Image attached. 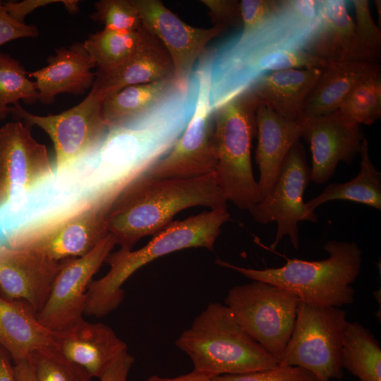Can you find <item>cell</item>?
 Listing matches in <instances>:
<instances>
[{
    "mask_svg": "<svg viewBox=\"0 0 381 381\" xmlns=\"http://www.w3.org/2000/svg\"><path fill=\"white\" fill-rule=\"evenodd\" d=\"M151 33L143 27L132 32L104 29L91 35L83 43L98 70L114 68L133 56L147 40Z\"/></svg>",
    "mask_w": 381,
    "mask_h": 381,
    "instance_id": "f1b7e54d",
    "label": "cell"
},
{
    "mask_svg": "<svg viewBox=\"0 0 381 381\" xmlns=\"http://www.w3.org/2000/svg\"><path fill=\"white\" fill-rule=\"evenodd\" d=\"M302 138L312 154L311 181L318 185L329 179L339 162L350 164L360 152L365 138L359 125L349 122L336 111L308 119Z\"/></svg>",
    "mask_w": 381,
    "mask_h": 381,
    "instance_id": "e0dca14e",
    "label": "cell"
},
{
    "mask_svg": "<svg viewBox=\"0 0 381 381\" xmlns=\"http://www.w3.org/2000/svg\"><path fill=\"white\" fill-rule=\"evenodd\" d=\"M134 361V358L128 353V351L123 352L99 377L100 381H127L128 375Z\"/></svg>",
    "mask_w": 381,
    "mask_h": 381,
    "instance_id": "ab89813d",
    "label": "cell"
},
{
    "mask_svg": "<svg viewBox=\"0 0 381 381\" xmlns=\"http://www.w3.org/2000/svg\"><path fill=\"white\" fill-rule=\"evenodd\" d=\"M144 381H212V378L203 373L193 371L173 378L162 377L153 375Z\"/></svg>",
    "mask_w": 381,
    "mask_h": 381,
    "instance_id": "7bdbcfd3",
    "label": "cell"
},
{
    "mask_svg": "<svg viewBox=\"0 0 381 381\" xmlns=\"http://www.w3.org/2000/svg\"><path fill=\"white\" fill-rule=\"evenodd\" d=\"M258 107L247 90L213 112L216 180L227 200L242 210H248L260 200L251 160Z\"/></svg>",
    "mask_w": 381,
    "mask_h": 381,
    "instance_id": "5b68a950",
    "label": "cell"
},
{
    "mask_svg": "<svg viewBox=\"0 0 381 381\" xmlns=\"http://www.w3.org/2000/svg\"><path fill=\"white\" fill-rule=\"evenodd\" d=\"M115 245L108 234L85 255L61 260L49 298L37 315L45 328L59 331L83 318L87 287Z\"/></svg>",
    "mask_w": 381,
    "mask_h": 381,
    "instance_id": "5bb4252c",
    "label": "cell"
},
{
    "mask_svg": "<svg viewBox=\"0 0 381 381\" xmlns=\"http://www.w3.org/2000/svg\"><path fill=\"white\" fill-rule=\"evenodd\" d=\"M359 154L361 159L357 176L345 183L327 185L320 194L306 202L309 212H315L320 205L336 200L358 202L381 210V172L370 158L365 138Z\"/></svg>",
    "mask_w": 381,
    "mask_h": 381,
    "instance_id": "484cf974",
    "label": "cell"
},
{
    "mask_svg": "<svg viewBox=\"0 0 381 381\" xmlns=\"http://www.w3.org/2000/svg\"><path fill=\"white\" fill-rule=\"evenodd\" d=\"M25 301L0 295V346L13 362L29 359L37 350L55 347L53 332L38 320Z\"/></svg>",
    "mask_w": 381,
    "mask_h": 381,
    "instance_id": "cb8c5ba5",
    "label": "cell"
},
{
    "mask_svg": "<svg viewBox=\"0 0 381 381\" xmlns=\"http://www.w3.org/2000/svg\"><path fill=\"white\" fill-rule=\"evenodd\" d=\"M375 4L376 6V8H377V11L379 13V19H380V8H381V1L379 0V1H375Z\"/></svg>",
    "mask_w": 381,
    "mask_h": 381,
    "instance_id": "ee69618b",
    "label": "cell"
},
{
    "mask_svg": "<svg viewBox=\"0 0 381 381\" xmlns=\"http://www.w3.org/2000/svg\"><path fill=\"white\" fill-rule=\"evenodd\" d=\"M356 13L355 31L362 47L375 61L380 57L381 31L374 22L367 0L351 1Z\"/></svg>",
    "mask_w": 381,
    "mask_h": 381,
    "instance_id": "836d02e7",
    "label": "cell"
},
{
    "mask_svg": "<svg viewBox=\"0 0 381 381\" xmlns=\"http://www.w3.org/2000/svg\"><path fill=\"white\" fill-rule=\"evenodd\" d=\"M104 101L92 86L80 103L59 114L35 115L19 104L9 109L13 118L23 120L30 128L40 127L50 137L56 154V172L59 173L95 150L106 135L109 126L102 114Z\"/></svg>",
    "mask_w": 381,
    "mask_h": 381,
    "instance_id": "30bf717a",
    "label": "cell"
},
{
    "mask_svg": "<svg viewBox=\"0 0 381 381\" xmlns=\"http://www.w3.org/2000/svg\"><path fill=\"white\" fill-rule=\"evenodd\" d=\"M109 205L96 197L37 224L14 227L4 234V243L28 249L61 261L89 253L109 234Z\"/></svg>",
    "mask_w": 381,
    "mask_h": 381,
    "instance_id": "8992f818",
    "label": "cell"
},
{
    "mask_svg": "<svg viewBox=\"0 0 381 381\" xmlns=\"http://www.w3.org/2000/svg\"><path fill=\"white\" fill-rule=\"evenodd\" d=\"M346 316L341 308L299 301L294 327L278 365L305 368L317 381L341 379L340 357Z\"/></svg>",
    "mask_w": 381,
    "mask_h": 381,
    "instance_id": "ba28073f",
    "label": "cell"
},
{
    "mask_svg": "<svg viewBox=\"0 0 381 381\" xmlns=\"http://www.w3.org/2000/svg\"><path fill=\"white\" fill-rule=\"evenodd\" d=\"M319 13V0L283 1L266 20L207 49L210 67L221 68L278 50L303 49Z\"/></svg>",
    "mask_w": 381,
    "mask_h": 381,
    "instance_id": "52a82bcc",
    "label": "cell"
},
{
    "mask_svg": "<svg viewBox=\"0 0 381 381\" xmlns=\"http://www.w3.org/2000/svg\"><path fill=\"white\" fill-rule=\"evenodd\" d=\"M324 249L329 253L325 259L308 261L286 258V262L276 268H245L219 259L216 263L251 280L283 287L307 303L338 308L353 303L352 284L361 270V250L355 242L336 240L327 241Z\"/></svg>",
    "mask_w": 381,
    "mask_h": 381,
    "instance_id": "3957f363",
    "label": "cell"
},
{
    "mask_svg": "<svg viewBox=\"0 0 381 381\" xmlns=\"http://www.w3.org/2000/svg\"><path fill=\"white\" fill-rule=\"evenodd\" d=\"M95 66L83 43L75 42L56 49V54L47 59V65L29 72L28 77L35 79L38 100L49 104L61 93L83 94L92 86L96 73L92 69Z\"/></svg>",
    "mask_w": 381,
    "mask_h": 381,
    "instance_id": "44dd1931",
    "label": "cell"
},
{
    "mask_svg": "<svg viewBox=\"0 0 381 381\" xmlns=\"http://www.w3.org/2000/svg\"><path fill=\"white\" fill-rule=\"evenodd\" d=\"M0 381H16L11 356L0 346Z\"/></svg>",
    "mask_w": 381,
    "mask_h": 381,
    "instance_id": "b9f144b4",
    "label": "cell"
},
{
    "mask_svg": "<svg viewBox=\"0 0 381 381\" xmlns=\"http://www.w3.org/2000/svg\"><path fill=\"white\" fill-rule=\"evenodd\" d=\"M299 301L291 291L257 280L234 286L224 300L238 325L277 363L292 334Z\"/></svg>",
    "mask_w": 381,
    "mask_h": 381,
    "instance_id": "9c48e42d",
    "label": "cell"
},
{
    "mask_svg": "<svg viewBox=\"0 0 381 381\" xmlns=\"http://www.w3.org/2000/svg\"><path fill=\"white\" fill-rule=\"evenodd\" d=\"M336 112L349 122L371 125L381 116L380 73L358 84Z\"/></svg>",
    "mask_w": 381,
    "mask_h": 381,
    "instance_id": "4dcf8cb0",
    "label": "cell"
},
{
    "mask_svg": "<svg viewBox=\"0 0 381 381\" xmlns=\"http://www.w3.org/2000/svg\"><path fill=\"white\" fill-rule=\"evenodd\" d=\"M230 219L227 207L212 209L182 221L172 222L138 250L120 248L105 260L109 272L89 284L84 314L102 318L123 302L124 282L138 269L165 255L189 248L212 251L223 224Z\"/></svg>",
    "mask_w": 381,
    "mask_h": 381,
    "instance_id": "7a4b0ae2",
    "label": "cell"
},
{
    "mask_svg": "<svg viewBox=\"0 0 381 381\" xmlns=\"http://www.w3.org/2000/svg\"><path fill=\"white\" fill-rule=\"evenodd\" d=\"M59 2L64 4L70 13H75L78 9V1H59V0H26L21 2H6L4 6L8 14L18 22L24 23L25 17L38 7L47 4Z\"/></svg>",
    "mask_w": 381,
    "mask_h": 381,
    "instance_id": "f35d334b",
    "label": "cell"
},
{
    "mask_svg": "<svg viewBox=\"0 0 381 381\" xmlns=\"http://www.w3.org/2000/svg\"><path fill=\"white\" fill-rule=\"evenodd\" d=\"M194 370L211 378L273 368L277 361L236 322L231 310L211 303L175 341Z\"/></svg>",
    "mask_w": 381,
    "mask_h": 381,
    "instance_id": "277c9868",
    "label": "cell"
},
{
    "mask_svg": "<svg viewBox=\"0 0 381 381\" xmlns=\"http://www.w3.org/2000/svg\"><path fill=\"white\" fill-rule=\"evenodd\" d=\"M36 381H90L82 366L69 361L55 347L35 351L29 358Z\"/></svg>",
    "mask_w": 381,
    "mask_h": 381,
    "instance_id": "1f68e13d",
    "label": "cell"
},
{
    "mask_svg": "<svg viewBox=\"0 0 381 381\" xmlns=\"http://www.w3.org/2000/svg\"><path fill=\"white\" fill-rule=\"evenodd\" d=\"M20 100L28 104L38 100L36 83L18 60L0 52V121Z\"/></svg>",
    "mask_w": 381,
    "mask_h": 381,
    "instance_id": "f546056e",
    "label": "cell"
},
{
    "mask_svg": "<svg viewBox=\"0 0 381 381\" xmlns=\"http://www.w3.org/2000/svg\"><path fill=\"white\" fill-rule=\"evenodd\" d=\"M256 122L258 145L255 159L260 172L257 182L261 201L276 181L286 155L302 138L308 119H287L258 105Z\"/></svg>",
    "mask_w": 381,
    "mask_h": 381,
    "instance_id": "ffe728a7",
    "label": "cell"
},
{
    "mask_svg": "<svg viewBox=\"0 0 381 381\" xmlns=\"http://www.w3.org/2000/svg\"><path fill=\"white\" fill-rule=\"evenodd\" d=\"M61 261L0 243V291L4 297L25 301L37 314L45 306Z\"/></svg>",
    "mask_w": 381,
    "mask_h": 381,
    "instance_id": "2e32d148",
    "label": "cell"
},
{
    "mask_svg": "<svg viewBox=\"0 0 381 381\" xmlns=\"http://www.w3.org/2000/svg\"><path fill=\"white\" fill-rule=\"evenodd\" d=\"M380 73L377 62L356 61L329 64L321 73L302 111L303 118H315L336 111L361 82Z\"/></svg>",
    "mask_w": 381,
    "mask_h": 381,
    "instance_id": "d4e9b609",
    "label": "cell"
},
{
    "mask_svg": "<svg viewBox=\"0 0 381 381\" xmlns=\"http://www.w3.org/2000/svg\"><path fill=\"white\" fill-rule=\"evenodd\" d=\"M311 181L303 144L298 141L289 150L272 188L260 202L248 209L253 219L261 224L277 222V231L270 248L274 250L288 236L295 249L299 244L298 224L301 221L316 222L318 216L309 212L303 193Z\"/></svg>",
    "mask_w": 381,
    "mask_h": 381,
    "instance_id": "4fadbf2b",
    "label": "cell"
},
{
    "mask_svg": "<svg viewBox=\"0 0 381 381\" xmlns=\"http://www.w3.org/2000/svg\"><path fill=\"white\" fill-rule=\"evenodd\" d=\"M13 373L16 381H36L32 367L28 359L14 362Z\"/></svg>",
    "mask_w": 381,
    "mask_h": 381,
    "instance_id": "60d3db41",
    "label": "cell"
},
{
    "mask_svg": "<svg viewBox=\"0 0 381 381\" xmlns=\"http://www.w3.org/2000/svg\"><path fill=\"white\" fill-rule=\"evenodd\" d=\"M208 9V15L214 25L224 28L242 27L239 1L236 0H202Z\"/></svg>",
    "mask_w": 381,
    "mask_h": 381,
    "instance_id": "8d00e7d4",
    "label": "cell"
},
{
    "mask_svg": "<svg viewBox=\"0 0 381 381\" xmlns=\"http://www.w3.org/2000/svg\"><path fill=\"white\" fill-rule=\"evenodd\" d=\"M283 1L242 0L239 1L242 32H246L266 20L280 10Z\"/></svg>",
    "mask_w": 381,
    "mask_h": 381,
    "instance_id": "d590c367",
    "label": "cell"
},
{
    "mask_svg": "<svg viewBox=\"0 0 381 381\" xmlns=\"http://www.w3.org/2000/svg\"><path fill=\"white\" fill-rule=\"evenodd\" d=\"M95 73L92 86L104 99L128 86L174 78L171 59L162 43L152 33L144 44L123 63Z\"/></svg>",
    "mask_w": 381,
    "mask_h": 381,
    "instance_id": "7402d4cb",
    "label": "cell"
},
{
    "mask_svg": "<svg viewBox=\"0 0 381 381\" xmlns=\"http://www.w3.org/2000/svg\"><path fill=\"white\" fill-rule=\"evenodd\" d=\"M347 1L320 0L318 23L303 50L328 64L356 61L377 62L362 47Z\"/></svg>",
    "mask_w": 381,
    "mask_h": 381,
    "instance_id": "d6986e66",
    "label": "cell"
},
{
    "mask_svg": "<svg viewBox=\"0 0 381 381\" xmlns=\"http://www.w3.org/2000/svg\"><path fill=\"white\" fill-rule=\"evenodd\" d=\"M212 381H317L315 375L298 366L279 365L243 374L223 375Z\"/></svg>",
    "mask_w": 381,
    "mask_h": 381,
    "instance_id": "e575fe53",
    "label": "cell"
},
{
    "mask_svg": "<svg viewBox=\"0 0 381 381\" xmlns=\"http://www.w3.org/2000/svg\"><path fill=\"white\" fill-rule=\"evenodd\" d=\"M38 35L37 27L13 18L6 10L4 2L0 1V46L19 38L37 37Z\"/></svg>",
    "mask_w": 381,
    "mask_h": 381,
    "instance_id": "74e56055",
    "label": "cell"
},
{
    "mask_svg": "<svg viewBox=\"0 0 381 381\" xmlns=\"http://www.w3.org/2000/svg\"><path fill=\"white\" fill-rule=\"evenodd\" d=\"M340 363L360 381H381V348L370 331L358 321L345 327Z\"/></svg>",
    "mask_w": 381,
    "mask_h": 381,
    "instance_id": "83f0119b",
    "label": "cell"
},
{
    "mask_svg": "<svg viewBox=\"0 0 381 381\" xmlns=\"http://www.w3.org/2000/svg\"><path fill=\"white\" fill-rule=\"evenodd\" d=\"M178 85L167 78L126 87L104 99L103 117L109 126L119 125L159 103Z\"/></svg>",
    "mask_w": 381,
    "mask_h": 381,
    "instance_id": "4316f807",
    "label": "cell"
},
{
    "mask_svg": "<svg viewBox=\"0 0 381 381\" xmlns=\"http://www.w3.org/2000/svg\"><path fill=\"white\" fill-rule=\"evenodd\" d=\"M143 27L155 36L168 52L174 66V78L186 85L196 62L207 44L226 28L214 25L200 28L188 25L159 0H133Z\"/></svg>",
    "mask_w": 381,
    "mask_h": 381,
    "instance_id": "9a60e30c",
    "label": "cell"
},
{
    "mask_svg": "<svg viewBox=\"0 0 381 381\" xmlns=\"http://www.w3.org/2000/svg\"><path fill=\"white\" fill-rule=\"evenodd\" d=\"M55 348L69 361L100 377L125 351L127 344L108 325L83 318L53 332Z\"/></svg>",
    "mask_w": 381,
    "mask_h": 381,
    "instance_id": "ac0fdd59",
    "label": "cell"
},
{
    "mask_svg": "<svg viewBox=\"0 0 381 381\" xmlns=\"http://www.w3.org/2000/svg\"><path fill=\"white\" fill-rule=\"evenodd\" d=\"M94 6L95 11L90 18L103 24L104 29L132 32L143 27L133 0H101Z\"/></svg>",
    "mask_w": 381,
    "mask_h": 381,
    "instance_id": "d6a6232c",
    "label": "cell"
},
{
    "mask_svg": "<svg viewBox=\"0 0 381 381\" xmlns=\"http://www.w3.org/2000/svg\"><path fill=\"white\" fill-rule=\"evenodd\" d=\"M195 68L199 84L194 113L171 150L143 174L147 177L190 178L215 172L214 111L210 104V67L206 51Z\"/></svg>",
    "mask_w": 381,
    "mask_h": 381,
    "instance_id": "8fae6325",
    "label": "cell"
},
{
    "mask_svg": "<svg viewBox=\"0 0 381 381\" xmlns=\"http://www.w3.org/2000/svg\"><path fill=\"white\" fill-rule=\"evenodd\" d=\"M45 145L20 121L0 128V214L9 219L28 193L52 178Z\"/></svg>",
    "mask_w": 381,
    "mask_h": 381,
    "instance_id": "7c38bea8",
    "label": "cell"
},
{
    "mask_svg": "<svg viewBox=\"0 0 381 381\" xmlns=\"http://www.w3.org/2000/svg\"><path fill=\"white\" fill-rule=\"evenodd\" d=\"M215 174L190 178L155 179L142 175L114 198L106 226L120 248L131 250L142 238L154 235L180 211L196 206L227 207Z\"/></svg>",
    "mask_w": 381,
    "mask_h": 381,
    "instance_id": "6da1fadb",
    "label": "cell"
},
{
    "mask_svg": "<svg viewBox=\"0 0 381 381\" xmlns=\"http://www.w3.org/2000/svg\"><path fill=\"white\" fill-rule=\"evenodd\" d=\"M322 68H291L273 71L258 79L248 89L258 105L279 116L296 120L302 118L304 104Z\"/></svg>",
    "mask_w": 381,
    "mask_h": 381,
    "instance_id": "603a6c76",
    "label": "cell"
}]
</instances>
